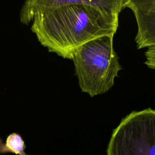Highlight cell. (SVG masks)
<instances>
[{"mask_svg":"<svg viewBox=\"0 0 155 155\" xmlns=\"http://www.w3.org/2000/svg\"><path fill=\"white\" fill-rule=\"evenodd\" d=\"M107 155H155V110L134 111L113 131Z\"/></svg>","mask_w":155,"mask_h":155,"instance_id":"3","label":"cell"},{"mask_svg":"<svg viewBox=\"0 0 155 155\" xmlns=\"http://www.w3.org/2000/svg\"><path fill=\"white\" fill-rule=\"evenodd\" d=\"M145 64L150 68L155 70V46L148 48L145 52Z\"/></svg>","mask_w":155,"mask_h":155,"instance_id":"6","label":"cell"},{"mask_svg":"<svg viewBox=\"0 0 155 155\" xmlns=\"http://www.w3.org/2000/svg\"><path fill=\"white\" fill-rule=\"evenodd\" d=\"M114 35L103 36L79 47L71 60L82 92L91 97L108 91L122 69L113 47Z\"/></svg>","mask_w":155,"mask_h":155,"instance_id":"2","label":"cell"},{"mask_svg":"<svg viewBox=\"0 0 155 155\" xmlns=\"http://www.w3.org/2000/svg\"><path fill=\"white\" fill-rule=\"evenodd\" d=\"M125 8L133 13L137 25L135 42L138 49L155 46V0H125Z\"/></svg>","mask_w":155,"mask_h":155,"instance_id":"4","label":"cell"},{"mask_svg":"<svg viewBox=\"0 0 155 155\" xmlns=\"http://www.w3.org/2000/svg\"><path fill=\"white\" fill-rule=\"evenodd\" d=\"M25 145L21 136L13 133L9 134L5 143L0 139V153H12L17 155H27L25 151Z\"/></svg>","mask_w":155,"mask_h":155,"instance_id":"5","label":"cell"},{"mask_svg":"<svg viewBox=\"0 0 155 155\" xmlns=\"http://www.w3.org/2000/svg\"><path fill=\"white\" fill-rule=\"evenodd\" d=\"M125 0H55L54 5L35 17L31 30L40 44L64 59H72L81 45L114 35Z\"/></svg>","mask_w":155,"mask_h":155,"instance_id":"1","label":"cell"}]
</instances>
